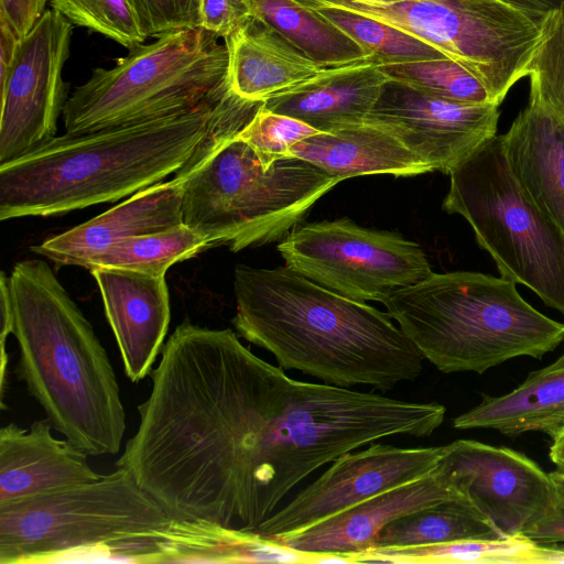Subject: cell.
<instances>
[{
	"label": "cell",
	"instance_id": "1",
	"mask_svg": "<svg viewBox=\"0 0 564 564\" xmlns=\"http://www.w3.org/2000/svg\"><path fill=\"white\" fill-rule=\"evenodd\" d=\"M240 337L279 366L324 383L380 391L415 380L423 356L388 313L333 292L289 267L238 264L234 272Z\"/></svg>",
	"mask_w": 564,
	"mask_h": 564
},
{
	"label": "cell",
	"instance_id": "2",
	"mask_svg": "<svg viewBox=\"0 0 564 564\" xmlns=\"http://www.w3.org/2000/svg\"><path fill=\"white\" fill-rule=\"evenodd\" d=\"M259 102L231 89L192 111L54 137L0 164V220L111 203L175 175L220 124L250 119Z\"/></svg>",
	"mask_w": 564,
	"mask_h": 564
},
{
	"label": "cell",
	"instance_id": "3",
	"mask_svg": "<svg viewBox=\"0 0 564 564\" xmlns=\"http://www.w3.org/2000/svg\"><path fill=\"white\" fill-rule=\"evenodd\" d=\"M14 372L54 430L89 456L117 454L126 413L109 357L90 322L43 260L9 275Z\"/></svg>",
	"mask_w": 564,
	"mask_h": 564
},
{
	"label": "cell",
	"instance_id": "4",
	"mask_svg": "<svg viewBox=\"0 0 564 564\" xmlns=\"http://www.w3.org/2000/svg\"><path fill=\"white\" fill-rule=\"evenodd\" d=\"M197 541L195 521L171 516L120 467L0 503V564L187 563Z\"/></svg>",
	"mask_w": 564,
	"mask_h": 564
},
{
	"label": "cell",
	"instance_id": "5",
	"mask_svg": "<svg viewBox=\"0 0 564 564\" xmlns=\"http://www.w3.org/2000/svg\"><path fill=\"white\" fill-rule=\"evenodd\" d=\"M516 284L480 272H433L383 304L441 372L484 373L517 357L541 359L564 340V324L530 305Z\"/></svg>",
	"mask_w": 564,
	"mask_h": 564
},
{
	"label": "cell",
	"instance_id": "6",
	"mask_svg": "<svg viewBox=\"0 0 564 564\" xmlns=\"http://www.w3.org/2000/svg\"><path fill=\"white\" fill-rule=\"evenodd\" d=\"M217 127L175 175L184 177L182 220L209 245L234 252L284 239L339 181L310 162L284 156L264 167L236 134Z\"/></svg>",
	"mask_w": 564,
	"mask_h": 564
},
{
	"label": "cell",
	"instance_id": "7",
	"mask_svg": "<svg viewBox=\"0 0 564 564\" xmlns=\"http://www.w3.org/2000/svg\"><path fill=\"white\" fill-rule=\"evenodd\" d=\"M203 29L139 44L110 68L97 67L68 97L65 133L82 134L192 111L230 90L228 52Z\"/></svg>",
	"mask_w": 564,
	"mask_h": 564
},
{
	"label": "cell",
	"instance_id": "8",
	"mask_svg": "<svg viewBox=\"0 0 564 564\" xmlns=\"http://www.w3.org/2000/svg\"><path fill=\"white\" fill-rule=\"evenodd\" d=\"M448 174L443 209L468 221L502 278L564 313V231L512 174L501 137L487 141Z\"/></svg>",
	"mask_w": 564,
	"mask_h": 564
},
{
	"label": "cell",
	"instance_id": "9",
	"mask_svg": "<svg viewBox=\"0 0 564 564\" xmlns=\"http://www.w3.org/2000/svg\"><path fill=\"white\" fill-rule=\"evenodd\" d=\"M383 22L440 48L477 76L500 105L525 77L540 25L498 0H295Z\"/></svg>",
	"mask_w": 564,
	"mask_h": 564
},
{
	"label": "cell",
	"instance_id": "10",
	"mask_svg": "<svg viewBox=\"0 0 564 564\" xmlns=\"http://www.w3.org/2000/svg\"><path fill=\"white\" fill-rule=\"evenodd\" d=\"M286 267L351 300L379 302L433 271L420 245L343 218L295 227L278 245Z\"/></svg>",
	"mask_w": 564,
	"mask_h": 564
},
{
	"label": "cell",
	"instance_id": "11",
	"mask_svg": "<svg viewBox=\"0 0 564 564\" xmlns=\"http://www.w3.org/2000/svg\"><path fill=\"white\" fill-rule=\"evenodd\" d=\"M73 24L50 8L19 40L0 75V164L55 137L68 99L63 69L70 54Z\"/></svg>",
	"mask_w": 564,
	"mask_h": 564
},
{
	"label": "cell",
	"instance_id": "12",
	"mask_svg": "<svg viewBox=\"0 0 564 564\" xmlns=\"http://www.w3.org/2000/svg\"><path fill=\"white\" fill-rule=\"evenodd\" d=\"M446 446L399 447L372 443L347 452L288 505L269 517L256 533L279 540L371 497L422 479L436 470Z\"/></svg>",
	"mask_w": 564,
	"mask_h": 564
},
{
	"label": "cell",
	"instance_id": "13",
	"mask_svg": "<svg viewBox=\"0 0 564 564\" xmlns=\"http://www.w3.org/2000/svg\"><path fill=\"white\" fill-rule=\"evenodd\" d=\"M445 446L440 467L503 535H525L557 502L550 474L523 453L475 440Z\"/></svg>",
	"mask_w": 564,
	"mask_h": 564
},
{
	"label": "cell",
	"instance_id": "14",
	"mask_svg": "<svg viewBox=\"0 0 564 564\" xmlns=\"http://www.w3.org/2000/svg\"><path fill=\"white\" fill-rule=\"evenodd\" d=\"M499 105L441 98L389 79L367 117L433 171L449 173L497 135Z\"/></svg>",
	"mask_w": 564,
	"mask_h": 564
},
{
	"label": "cell",
	"instance_id": "15",
	"mask_svg": "<svg viewBox=\"0 0 564 564\" xmlns=\"http://www.w3.org/2000/svg\"><path fill=\"white\" fill-rule=\"evenodd\" d=\"M453 499L466 498L449 474L438 466L422 479L381 492L275 541L311 555L349 557L369 549L377 534L393 520Z\"/></svg>",
	"mask_w": 564,
	"mask_h": 564
},
{
	"label": "cell",
	"instance_id": "16",
	"mask_svg": "<svg viewBox=\"0 0 564 564\" xmlns=\"http://www.w3.org/2000/svg\"><path fill=\"white\" fill-rule=\"evenodd\" d=\"M115 335L124 371L132 382L150 375L170 324L165 276L98 268L90 271Z\"/></svg>",
	"mask_w": 564,
	"mask_h": 564
},
{
	"label": "cell",
	"instance_id": "17",
	"mask_svg": "<svg viewBox=\"0 0 564 564\" xmlns=\"http://www.w3.org/2000/svg\"><path fill=\"white\" fill-rule=\"evenodd\" d=\"M183 185L184 177L180 175L153 184L106 213L32 246L31 250L56 265L84 267L93 256L118 240L182 225Z\"/></svg>",
	"mask_w": 564,
	"mask_h": 564
},
{
	"label": "cell",
	"instance_id": "18",
	"mask_svg": "<svg viewBox=\"0 0 564 564\" xmlns=\"http://www.w3.org/2000/svg\"><path fill=\"white\" fill-rule=\"evenodd\" d=\"M224 43L228 52V85L232 93L250 101L264 102L299 91L360 64L324 66L258 18L224 40Z\"/></svg>",
	"mask_w": 564,
	"mask_h": 564
},
{
	"label": "cell",
	"instance_id": "19",
	"mask_svg": "<svg viewBox=\"0 0 564 564\" xmlns=\"http://www.w3.org/2000/svg\"><path fill=\"white\" fill-rule=\"evenodd\" d=\"M47 417L0 429V503L98 479L85 451L52 434Z\"/></svg>",
	"mask_w": 564,
	"mask_h": 564
},
{
	"label": "cell",
	"instance_id": "20",
	"mask_svg": "<svg viewBox=\"0 0 564 564\" xmlns=\"http://www.w3.org/2000/svg\"><path fill=\"white\" fill-rule=\"evenodd\" d=\"M500 137L517 181L564 231V120L529 99Z\"/></svg>",
	"mask_w": 564,
	"mask_h": 564
},
{
	"label": "cell",
	"instance_id": "21",
	"mask_svg": "<svg viewBox=\"0 0 564 564\" xmlns=\"http://www.w3.org/2000/svg\"><path fill=\"white\" fill-rule=\"evenodd\" d=\"M339 182L360 175L413 176L433 172L419 155L381 126L365 121L308 137L289 151Z\"/></svg>",
	"mask_w": 564,
	"mask_h": 564
},
{
	"label": "cell",
	"instance_id": "22",
	"mask_svg": "<svg viewBox=\"0 0 564 564\" xmlns=\"http://www.w3.org/2000/svg\"><path fill=\"white\" fill-rule=\"evenodd\" d=\"M453 427L489 429L509 437L534 431L553 435L564 427V359L530 372L506 394L484 395L453 420Z\"/></svg>",
	"mask_w": 564,
	"mask_h": 564
},
{
	"label": "cell",
	"instance_id": "23",
	"mask_svg": "<svg viewBox=\"0 0 564 564\" xmlns=\"http://www.w3.org/2000/svg\"><path fill=\"white\" fill-rule=\"evenodd\" d=\"M389 79L375 62L368 61L299 91L269 99L263 106L321 132H333L365 122Z\"/></svg>",
	"mask_w": 564,
	"mask_h": 564
},
{
	"label": "cell",
	"instance_id": "24",
	"mask_svg": "<svg viewBox=\"0 0 564 564\" xmlns=\"http://www.w3.org/2000/svg\"><path fill=\"white\" fill-rule=\"evenodd\" d=\"M501 538L506 535L470 501L453 499L393 520L377 534L369 549Z\"/></svg>",
	"mask_w": 564,
	"mask_h": 564
},
{
	"label": "cell",
	"instance_id": "25",
	"mask_svg": "<svg viewBox=\"0 0 564 564\" xmlns=\"http://www.w3.org/2000/svg\"><path fill=\"white\" fill-rule=\"evenodd\" d=\"M257 18L315 62L344 67L373 61L349 35L295 0H253Z\"/></svg>",
	"mask_w": 564,
	"mask_h": 564
},
{
	"label": "cell",
	"instance_id": "26",
	"mask_svg": "<svg viewBox=\"0 0 564 564\" xmlns=\"http://www.w3.org/2000/svg\"><path fill=\"white\" fill-rule=\"evenodd\" d=\"M535 542L525 535L458 540L427 545L369 549L350 554L352 563L391 564H525Z\"/></svg>",
	"mask_w": 564,
	"mask_h": 564
},
{
	"label": "cell",
	"instance_id": "27",
	"mask_svg": "<svg viewBox=\"0 0 564 564\" xmlns=\"http://www.w3.org/2000/svg\"><path fill=\"white\" fill-rule=\"evenodd\" d=\"M210 248L208 242L184 224L141 236L127 237L93 256L83 268L89 271L112 268L165 276L175 263Z\"/></svg>",
	"mask_w": 564,
	"mask_h": 564
},
{
	"label": "cell",
	"instance_id": "28",
	"mask_svg": "<svg viewBox=\"0 0 564 564\" xmlns=\"http://www.w3.org/2000/svg\"><path fill=\"white\" fill-rule=\"evenodd\" d=\"M312 10L349 35L377 65L449 58L425 41L368 17L338 8Z\"/></svg>",
	"mask_w": 564,
	"mask_h": 564
},
{
	"label": "cell",
	"instance_id": "29",
	"mask_svg": "<svg viewBox=\"0 0 564 564\" xmlns=\"http://www.w3.org/2000/svg\"><path fill=\"white\" fill-rule=\"evenodd\" d=\"M378 67L391 80L441 98L469 104L492 102L480 79L452 58L382 64Z\"/></svg>",
	"mask_w": 564,
	"mask_h": 564
},
{
	"label": "cell",
	"instance_id": "30",
	"mask_svg": "<svg viewBox=\"0 0 564 564\" xmlns=\"http://www.w3.org/2000/svg\"><path fill=\"white\" fill-rule=\"evenodd\" d=\"M530 99L564 120V4L540 24V36L527 66Z\"/></svg>",
	"mask_w": 564,
	"mask_h": 564
},
{
	"label": "cell",
	"instance_id": "31",
	"mask_svg": "<svg viewBox=\"0 0 564 564\" xmlns=\"http://www.w3.org/2000/svg\"><path fill=\"white\" fill-rule=\"evenodd\" d=\"M48 6L73 25L101 34L128 50L147 40L128 0H48Z\"/></svg>",
	"mask_w": 564,
	"mask_h": 564
},
{
	"label": "cell",
	"instance_id": "32",
	"mask_svg": "<svg viewBox=\"0 0 564 564\" xmlns=\"http://www.w3.org/2000/svg\"><path fill=\"white\" fill-rule=\"evenodd\" d=\"M318 133L321 131L310 124L296 118L273 112L262 105L236 137L254 151L267 169L274 161L288 156L292 145Z\"/></svg>",
	"mask_w": 564,
	"mask_h": 564
},
{
	"label": "cell",
	"instance_id": "33",
	"mask_svg": "<svg viewBox=\"0 0 564 564\" xmlns=\"http://www.w3.org/2000/svg\"><path fill=\"white\" fill-rule=\"evenodd\" d=\"M141 31L149 37L200 29V0H128Z\"/></svg>",
	"mask_w": 564,
	"mask_h": 564
},
{
	"label": "cell",
	"instance_id": "34",
	"mask_svg": "<svg viewBox=\"0 0 564 564\" xmlns=\"http://www.w3.org/2000/svg\"><path fill=\"white\" fill-rule=\"evenodd\" d=\"M200 29L226 40L257 18L253 0H200Z\"/></svg>",
	"mask_w": 564,
	"mask_h": 564
},
{
	"label": "cell",
	"instance_id": "35",
	"mask_svg": "<svg viewBox=\"0 0 564 564\" xmlns=\"http://www.w3.org/2000/svg\"><path fill=\"white\" fill-rule=\"evenodd\" d=\"M48 0H0V21L22 39L46 10Z\"/></svg>",
	"mask_w": 564,
	"mask_h": 564
},
{
	"label": "cell",
	"instance_id": "36",
	"mask_svg": "<svg viewBox=\"0 0 564 564\" xmlns=\"http://www.w3.org/2000/svg\"><path fill=\"white\" fill-rule=\"evenodd\" d=\"M525 536L539 544L564 543V499L558 497L553 509Z\"/></svg>",
	"mask_w": 564,
	"mask_h": 564
},
{
	"label": "cell",
	"instance_id": "37",
	"mask_svg": "<svg viewBox=\"0 0 564 564\" xmlns=\"http://www.w3.org/2000/svg\"><path fill=\"white\" fill-rule=\"evenodd\" d=\"M517 11L521 12L536 24L542 21L558 7L564 4V0H498Z\"/></svg>",
	"mask_w": 564,
	"mask_h": 564
},
{
	"label": "cell",
	"instance_id": "38",
	"mask_svg": "<svg viewBox=\"0 0 564 564\" xmlns=\"http://www.w3.org/2000/svg\"><path fill=\"white\" fill-rule=\"evenodd\" d=\"M525 564H564V547L534 543L527 553Z\"/></svg>",
	"mask_w": 564,
	"mask_h": 564
},
{
	"label": "cell",
	"instance_id": "39",
	"mask_svg": "<svg viewBox=\"0 0 564 564\" xmlns=\"http://www.w3.org/2000/svg\"><path fill=\"white\" fill-rule=\"evenodd\" d=\"M550 437L552 440L549 452L550 459L556 466V470L564 473V427L557 430Z\"/></svg>",
	"mask_w": 564,
	"mask_h": 564
},
{
	"label": "cell",
	"instance_id": "40",
	"mask_svg": "<svg viewBox=\"0 0 564 564\" xmlns=\"http://www.w3.org/2000/svg\"><path fill=\"white\" fill-rule=\"evenodd\" d=\"M550 476L555 485L558 497L564 499V473L555 470L553 473H550Z\"/></svg>",
	"mask_w": 564,
	"mask_h": 564
},
{
	"label": "cell",
	"instance_id": "41",
	"mask_svg": "<svg viewBox=\"0 0 564 564\" xmlns=\"http://www.w3.org/2000/svg\"><path fill=\"white\" fill-rule=\"evenodd\" d=\"M376 1H390V0H376Z\"/></svg>",
	"mask_w": 564,
	"mask_h": 564
},
{
	"label": "cell",
	"instance_id": "42",
	"mask_svg": "<svg viewBox=\"0 0 564 564\" xmlns=\"http://www.w3.org/2000/svg\"><path fill=\"white\" fill-rule=\"evenodd\" d=\"M563 356H564V354H563Z\"/></svg>",
	"mask_w": 564,
	"mask_h": 564
}]
</instances>
